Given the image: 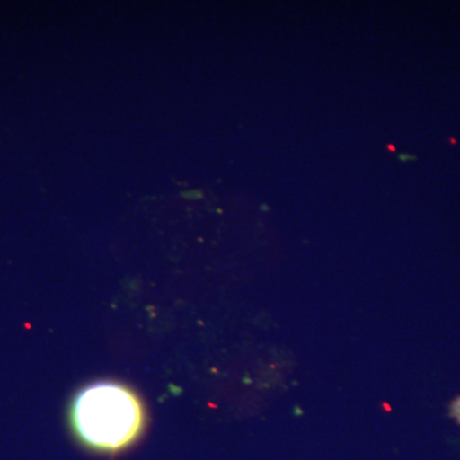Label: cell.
Wrapping results in <instances>:
<instances>
[{
    "instance_id": "cell-3",
    "label": "cell",
    "mask_w": 460,
    "mask_h": 460,
    "mask_svg": "<svg viewBox=\"0 0 460 460\" xmlns=\"http://www.w3.org/2000/svg\"><path fill=\"white\" fill-rule=\"evenodd\" d=\"M399 159H401L402 162H410V160H416V156L399 155Z\"/></svg>"
},
{
    "instance_id": "cell-1",
    "label": "cell",
    "mask_w": 460,
    "mask_h": 460,
    "mask_svg": "<svg viewBox=\"0 0 460 460\" xmlns=\"http://www.w3.org/2000/svg\"><path fill=\"white\" fill-rule=\"evenodd\" d=\"M72 423L81 440L93 449L117 452L132 444L144 428V411L128 387L95 384L75 399Z\"/></svg>"
},
{
    "instance_id": "cell-2",
    "label": "cell",
    "mask_w": 460,
    "mask_h": 460,
    "mask_svg": "<svg viewBox=\"0 0 460 460\" xmlns=\"http://www.w3.org/2000/svg\"><path fill=\"white\" fill-rule=\"evenodd\" d=\"M452 416L460 422V398L452 404Z\"/></svg>"
}]
</instances>
